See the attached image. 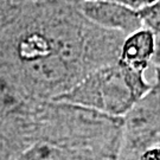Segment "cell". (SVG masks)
Returning a JSON list of instances; mask_svg holds the SVG:
<instances>
[{"label":"cell","mask_w":160,"mask_h":160,"mask_svg":"<svg viewBox=\"0 0 160 160\" xmlns=\"http://www.w3.org/2000/svg\"><path fill=\"white\" fill-rule=\"evenodd\" d=\"M36 135L77 160H119L122 118L58 101L36 102Z\"/></svg>","instance_id":"obj_1"},{"label":"cell","mask_w":160,"mask_h":160,"mask_svg":"<svg viewBox=\"0 0 160 160\" xmlns=\"http://www.w3.org/2000/svg\"><path fill=\"white\" fill-rule=\"evenodd\" d=\"M145 72L115 64L95 70L55 101L96 110L114 118H123L151 90Z\"/></svg>","instance_id":"obj_2"},{"label":"cell","mask_w":160,"mask_h":160,"mask_svg":"<svg viewBox=\"0 0 160 160\" xmlns=\"http://www.w3.org/2000/svg\"><path fill=\"white\" fill-rule=\"evenodd\" d=\"M160 146V80L122 118L119 160H137L145 151Z\"/></svg>","instance_id":"obj_3"},{"label":"cell","mask_w":160,"mask_h":160,"mask_svg":"<svg viewBox=\"0 0 160 160\" xmlns=\"http://www.w3.org/2000/svg\"><path fill=\"white\" fill-rule=\"evenodd\" d=\"M84 17L103 29L121 32L125 36L142 29V22L137 10L107 0H83L78 5Z\"/></svg>","instance_id":"obj_4"},{"label":"cell","mask_w":160,"mask_h":160,"mask_svg":"<svg viewBox=\"0 0 160 160\" xmlns=\"http://www.w3.org/2000/svg\"><path fill=\"white\" fill-rule=\"evenodd\" d=\"M155 50V34L142 28L125 37L118 63L128 69L146 72Z\"/></svg>","instance_id":"obj_5"},{"label":"cell","mask_w":160,"mask_h":160,"mask_svg":"<svg viewBox=\"0 0 160 160\" xmlns=\"http://www.w3.org/2000/svg\"><path fill=\"white\" fill-rule=\"evenodd\" d=\"M30 0H0V32L11 25Z\"/></svg>","instance_id":"obj_6"},{"label":"cell","mask_w":160,"mask_h":160,"mask_svg":"<svg viewBox=\"0 0 160 160\" xmlns=\"http://www.w3.org/2000/svg\"><path fill=\"white\" fill-rule=\"evenodd\" d=\"M142 26L151 30L155 36H160V0L139 10Z\"/></svg>","instance_id":"obj_7"},{"label":"cell","mask_w":160,"mask_h":160,"mask_svg":"<svg viewBox=\"0 0 160 160\" xmlns=\"http://www.w3.org/2000/svg\"><path fill=\"white\" fill-rule=\"evenodd\" d=\"M32 158L33 160H77L46 143H42L34 149Z\"/></svg>","instance_id":"obj_8"},{"label":"cell","mask_w":160,"mask_h":160,"mask_svg":"<svg viewBox=\"0 0 160 160\" xmlns=\"http://www.w3.org/2000/svg\"><path fill=\"white\" fill-rule=\"evenodd\" d=\"M107 1H113V2H118V4H121V5H125L131 7L133 10H141L146 6L153 4L157 0H107Z\"/></svg>","instance_id":"obj_9"},{"label":"cell","mask_w":160,"mask_h":160,"mask_svg":"<svg viewBox=\"0 0 160 160\" xmlns=\"http://www.w3.org/2000/svg\"><path fill=\"white\" fill-rule=\"evenodd\" d=\"M151 65H153L154 69L160 70V36H155V50Z\"/></svg>","instance_id":"obj_10"},{"label":"cell","mask_w":160,"mask_h":160,"mask_svg":"<svg viewBox=\"0 0 160 160\" xmlns=\"http://www.w3.org/2000/svg\"><path fill=\"white\" fill-rule=\"evenodd\" d=\"M30 1H58V2H65L70 5L78 6L83 0H30Z\"/></svg>","instance_id":"obj_11"}]
</instances>
